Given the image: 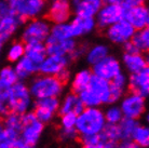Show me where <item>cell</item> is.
<instances>
[{"mask_svg": "<svg viewBox=\"0 0 149 148\" xmlns=\"http://www.w3.org/2000/svg\"><path fill=\"white\" fill-rule=\"evenodd\" d=\"M104 0H70L71 7L77 16L94 17L103 7Z\"/></svg>", "mask_w": 149, "mask_h": 148, "instance_id": "obj_17", "label": "cell"}, {"mask_svg": "<svg viewBox=\"0 0 149 148\" xmlns=\"http://www.w3.org/2000/svg\"><path fill=\"white\" fill-rule=\"evenodd\" d=\"M22 130L21 138L31 147H36L41 134L43 132V123L39 121L34 112H24L22 114Z\"/></svg>", "mask_w": 149, "mask_h": 148, "instance_id": "obj_5", "label": "cell"}, {"mask_svg": "<svg viewBox=\"0 0 149 148\" xmlns=\"http://www.w3.org/2000/svg\"><path fill=\"white\" fill-rule=\"evenodd\" d=\"M118 126H119L120 134H121V141H127L131 138L135 128L138 126V123L135 119L124 118L121 119Z\"/></svg>", "mask_w": 149, "mask_h": 148, "instance_id": "obj_30", "label": "cell"}, {"mask_svg": "<svg viewBox=\"0 0 149 148\" xmlns=\"http://www.w3.org/2000/svg\"><path fill=\"white\" fill-rule=\"evenodd\" d=\"M71 15L70 0H51L49 7L48 16L49 21L54 24L66 23Z\"/></svg>", "mask_w": 149, "mask_h": 148, "instance_id": "obj_13", "label": "cell"}, {"mask_svg": "<svg viewBox=\"0 0 149 148\" xmlns=\"http://www.w3.org/2000/svg\"><path fill=\"white\" fill-rule=\"evenodd\" d=\"M49 37L55 40H65L79 37V33L72 23H61L54 25V27L50 30Z\"/></svg>", "mask_w": 149, "mask_h": 148, "instance_id": "obj_20", "label": "cell"}, {"mask_svg": "<svg viewBox=\"0 0 149 148\" xmlns=\"http://www.w3.org/2000/svg\"><path fill=\"white\" fill-rule=\"evenodd\" d=\"M135 29L130 23L125 20H121L119 22L115 23L108 26L106 29V35L109 40L113 43H124L129 41L134 35Z\"/></svg>", "mask_w": 149, "mask_h": 148, "instance_id": "obj_12", "label": "cell"}, {"mask_svg": "<svg viewBox=\"0 0 149 148\" xmlns=\"http://www.w3.org/2000/svg\"><path fill=\"white\" fill-rule=\"evenodd\" d=\"M119 148H142V147H139L137 144H135L134 142H130L127 140V141H123V143L120 145Z\"/></svg>", "mask_w": 149, "mask_h": 148, "instance_id": "obj_42", "label": "cell"}, {"mask_svg": "<svg viewBox=\"0 0 149 148\" xmlns=\"http://www.w3.org/2000/svg\"><path fill=\"white\" fill-rule=\"evenodd\" d=\"M24 55L34 62L36 65L40 66L42 61L47 55L45 47L42 42H28L25 45V54Z\"/></svg>", "mask_w": 149, "mask_h": 148, "instance_id": "obj_22", "label": "cell"}, {"mask_svg": "<svg viewBox=\"0 0 149 148\" xmlns=\"http://www.w3.org/2000/svg\"><path fill=\"white\" fill-rule=\"evenodd\" d=\"M0 80L7 82L9 84L13 85L15 82H17L19 78L16 76L14 68H12L10 66L3 67L1 71H0Z\"/></svg>", "mask_w": 149, "mask_h": 148, "instance_id": "obj_35", "label": "cell"}, {"mask_svg": "<svg viewBox=\"0 0 149 148\" xmlns=\"http://www.w3.org/2000/svg\"><path fill=\"white\" fill-rule=\"evenodd\" d=\"M91 77H92V73L88 69L80 71L78 74H76L74 80L71 82L72 92L76 93V94H79L81 91L86 89V87L89 85V82L91 80Z\"/></svg>", "mask_w": 149, "mask_h": 148, "instance_id": "obj_27", "label": "cell"}, {"mask_svg": "<svg viewBox=\"0 0 149 148\" xmlns=\"http://www.w3.org/2000/svg\"><path fill=\"white\" fill-rule=\"evenodd\" d=\"M79 97L86 107H97L102 104H110V82L92 74L89 85L79 93Z\"/></svg>", "mask_w": 149, "mask_h": 148, "instance_id": "obj_1", "label": "cell"}, {"mask_svg": "<svg viewBox=\"0 0 149 148\" xmlns=\"http://www.w3.org/2000/svg\"><path fill=\"white\" fill-rule=\"evenodd\" d=\"M129 90L132 93L143 97L148 95L149 91V71L146 67L137 73H133L129 79Z\"/></svg>", "mask_w": 149, "mask_h": 148, "instance_id": "obj_16", "label": "cell"}, {"mask_svg": "<svg viewBox=\"0 0 149 148\" xmlns=\"http://www.w3.org/2000/svg\"><path fill=\"white\" fill-rule=\"evenodd\" d=\"M102 138L108 146H116V144L119 141H121V134L118 123L117 124H110L108 123L107 126L105 124L102 132L100 133Z\"/></svg>", "mask_w": 149, "mask_h": 148, "instance_id": "obj_26", "label": "cell"}, {"mask_svg": "<svg viewBox=\"0 0 149 148\" xmlns=\"http://www.w3.org/2000/svg\"><path fill=\"white\" fill-rule=\"evenodd\" d=\"M11 84H9L7 82L0 80V104L6 108L8 114V108H7V101L8 96H9V92H10V89H11Z\"/></svg>", "mask_w": 149, "mask_h": 148, "instance_id": "obj_38", "label": "cell"}, {"mask_svg": "<svg viewBox=\"0 0 149 148\" xmlns=\"http://www.w3.org/2000/svg\"><path fill=\"white\" fill-rule=\"evenodd\" d=\"M130 41L139 52L148 51L149 48V30L148 27L135 31Z\"/></svg>", "mask_w": 149, "mask_h": 148, "instance_id": "obj_28", "label": "cell"}, {"mask_svg": "<svg viewBox=\"0 0 149 148\" xmlns=\"http://www.w3.org/2000/svg\"><path fill=\"white\" fill-rule=\"evenodd\" d=\"M25 54V45L21 41H15L9 48L7 57L10 62H17Z\"/></svg>", "mask_w": 149, "mask_h": 148, "instance_id": "obj_33", "label": "cell"}, {"mask_svg": "<svg viewBox=\"0 0 149 148\" xmlns=\"http://www.w3.org/2000/svg\"><path fill=\"white\" fill-rule=\"evenodd\" d=\"M120 109L125 118L136 120L145 112V97L131 93L130 95L123 98Z\"/></svg>", "mask_w": 149, "mask_h": 148, "instance_id": "obj_10", "label": "cell"}, {"mask_svg": "<svg viewBox=\"0 0 149 148\" xmlns=\"http://www.w3.org/2000/svg\"><path fill=\"white\" fill-rule=\"evenodd\" d=\"M22 23V21L13 13L0 16V39L3 42L7 41L17 30Z\"/></svg>", "mask_w": 149, "mask_h": 148, "instance_id": "obj_19", "label": "cell"}, {"mask_svg": "<svg viewBox=\"0 0 149 148\" xmlns=\"http://www.w3.org/2000/svg\"><path fill=\"white\" fill-rule=\"evenodd\" d=\"M123 63L131 74L137 73L148 67L147 59H145L141 53H125L123 55Z\"/></svg>", "mask_w": 149, "mask_h": 148, "instance_id": "obj_23", "label": "cell"}, {"mask_svg": "<svg viewBox=\"0 0 149 148\" xmlns=\"http://www.w3.org/2000/svg\"><path fill=\"white\" fill-rule=\"evenodd\" d=\"M65 83L61 81L56 76L43 75L35 78L30 84L29 92L31 96L36 98H47V97H57L63 92Z\"/></svg>", "mask_w": 149, "mask_h": 148, "instance_id": "obj_3", "label": "cell"}, {"mask_svg": "<svg viewBox=\"0 0 149 148\" xmlns=\"http://www.w3.org/2000/svg\"><path fill=\"white\" fill-rule=\"evenodd\" d=\"M58 138L63 142H69L78 138V132L76 129H63L61 128L58 131Z\"/></svg>", "mask_w": 149, "mask_h": 148, "instance_id": "obj_37", "label": "cell"}, {"mask_svg": "<svg viewBox=\"0 0 149 148\" xmlns=\"http://www.w3.org/2000/svg\"><path fill=\"white\" fill-rule=\"evenodd\" d=\"M50 24L45 20L33 19L26 25L23 31L22 40L25 43L28 42H43L50 35Z\"/></svg>", "mask_w": 149, "mask_h": 148, "instance_id": "obj_8", "label": "cell"}, {"mask_svg": "<svg viewBox=\"0 0 149 148\" xmlns=\"http://www.w3.org/2000/svg\"><path fill=\"white\" fill-rule=\"evenodd\" d=\"M123 45H124L123 49H124V52H125V53H141V52L138 51L137 49L133 45V43H132L130 40L127 41V42H124Z\"/></svg>", "mask_w": 149, "mask_h": 148, "instance_id": "obj_40", "label": "cell"}, {"mask_svg": "<svg viewBox=\"0 0 149 148\" xmlns=\"http://www.w3.org/2000/svg\"><path fill=\"white\" fill-rule=\"evenodd\" d=\"M31 104L29 89L23 82H15L11 87L7 101L8 112H16L22 115L28 110Z\"/></svg>", "mask_w": 149, "mask_h": 148, "instance_id": "obj_4", "label": "cell"}, {"mask_svg": "<svg viewBox=\"0 0 149 148\" xmlns=\"http://www.w3.org/2000/svg\"><path fill=\"white\" fill-rule=\"evenodd\" d=\"M6 114H7V110H6V108H4L3 106L0 104V115H3L4 116Z\"/></svg>", "mask_w": 149, "mask_h": 148, "instance_id": "obj_44", "label": "cell"}, {"mask_svg": "<svg viewBox=\"0 0 149 148\" xmlns=\"http://www.w3.org/2000/svg\"><path fill=\"white\" fill-rule=\"evenodd\" d=\"M120 73H121V66L119 61L113 56L107 55L93 65V75L104 78L108 81L112 80Z\"/></svg>", "mask_w": 149, "mask_h": 148, "instance_id": "obj_14", "label": "cell"}, {"mask_svg": "<svg viewBox=\"0 0 149 148\" xmlns=\"http://www.w3.org/2000/svg\"><path fill=\"white\" fill-rule=\"evenodd\" d=\"M3 43H4L3 41H2V40H1V39H0V45H3Z\"/></svg>", "mask_w": 149, "mask_h": 148, "instance_id": "obj_46", "label": "cell"}, {"mask_svg": "<svg viewBox=\"0 0 149 148\" xmlns=\"http://www.w3.org/2000/svg\"><path fill=\"white\" fill-rule=\"evenodd\" d=\"M84 108V105L82 104L81 100L79 95H77L76 93H69L67 94L65 98H64L63 103L61 105L60 114H74V115H79Z\"/></svg>", "mask_w": 149, "mask_h": 148, "instance_id": "obj_21", "label": "cell"}, {"mask_svg": "<svg viewBox=\"0 0 149 148\" xmlns=\"http://www.w3.org/2000/svg\"><path fill=\"white\" fill-rule=\"evenodd\" d=\"M105 124L104 112L97 107H88L86 109L83 108V110L77 115L74 128L78 134L83 137L100 134Z\"/></svg>", "mask_w": 149, "mask_h": 148, "instance_id": "obj_2", "label": "cell"}, {"mask_svg": "<svg viewBox=\"0 0 149 148\" xmlns=\"http://www.w3.org/2000/svg\"><path fill=\"white\" fill-rule=\"evenodd\" d=\"M107 55H108V48L104 45H94L93 48H91L88 51L86 59H88L89 64L94 65L104 57H106Z\"/></svg>", "mask_w": 149, "mask_h": 148, "instance_id": "obj_29", "label": "cell"}, {"mask_svg": "<svg viewBox=\"0 0 149 148\" xmlns=\"http://www.w3.org/2000/svg\"><path fill=\"white\" fill-rule=\"evenodd\" d=\"M107 3H121V0H105Z\"/></svg>", "mask_w": 149, "mask_h": 148, "instance_id": "obj_45", "label": "cell"}, {"mask_svg": "<svg viewBox=\"0 0 149 148\" xmlns=\"http://www.w3.org/2000/svg\"><path fill=\"white\" fill-rule=\"evenodd\" d=\"M3 128L7 130L8 132L13 134L14 136L19 137L21 130H22V115L16 114V112H8L4 115Z\"/></svg>", "mask_w": 149, "mask_h": 148, "instance_id": "obj_25", "label": "cell"}, {"mask_svg": "<svg viewBox=\"0 0 149 148\" xmlns=\"http://www.w3.org/2000/svg\"><path fill=\"white\" fill-rule=\"evenodd\" d=\"M104 116L106 122L110 123V124H117V123H119L123 117L121 109L119 107H116V106L108 108Z\"/></svg>", "mask_w": 149, "mask_h": 148, "instance_id": "obj_34", "label": "cell"}, {"mask_svg": "<svg viewBox=\"0 0 149 148\" xmlns=\"http://www.w3.org/2000/svg\"><path fill=\"white\" fill-rule=\"evenodd\" d=\"M71 23L76 26V28H77V30H78L79 33V36L84 35L86 33H90L95 27V20H94V17L76 16V19H74V21Z\"/></svg>", "mask_w": 149, "mask_h": 148, "instance_id": "obj_31", "label": "cell"}, {"mask_svg": "<svg viewBox=\"0 0 149 148\" xmlns=\"http://www.w3.org/2000/svg\"><path fill=\"white\" fill-rule=\"evenodd\" d=\"M1 49H2V45H0V52H1Z\"/></svg>", "mask_w": 149, "mask_h": 148, "instance_id": "obj_47", "label": "cell"}, {"mask_svg": "<svg viewBox=\"0 0 149 148\" xmlns=\"http://www.w3.org/2000/svg\"><path fill=\"white\" fill-rule=\"evenodd\" d=\"M10 145H11V144H10ZM11 148H15V147H13V146H12V145H11Z\"/></svg>", "mask_w": 149, "mask_h": 148, "instance_id": "obj_48", "label": "cell"}, {"mask_svg": "<svg viewBox=\"0 0 149 148\" xmlns=\"http://www.w3.org/2000/svg\"><path fill=\"white\" fill-rule=\"evenodd\" d=\"M45 51L49 55H69L77 47L74 39L55 40L48 37L45 40Z\"/></svg>", "mask_w": 149, "mask_h": 148, "instance_id": "obj_18", "label": "cell"}, {"mask_svg": "<svg viewBox=\"0 0 149 148\" xmlns=\"http://www.w3.org/2000/svg\"><path fill=\"white\" fill-rule=\"evenodd\" d=\"M3 131H4L3 123H2V121L0 120V142L2 141V137H3Z\"/></svg>", "mask_w": 149, "mask_h": 148, "instance_id": "obj_43", "label": "cell"}, {"mask_svg": "<svg viewBox=\"0 0 149 148\" xmlns=\"http://www.w3.org/2000/svg\"><path fill=\"white\" fill-rule=\"evenodd\" d=\"M131 138H133L135 144L139 147H148L149 145V130L147 126H137L135 128L134 132Z\"/></svg>", "mask_w": 149, "mask_h": 148, "instance_id": "obj_32", "label": "cell"}, {"mask_svg": "<svg viewBox=\"0 0 149 148\" xmlns=\"http://www.w3.org/2000/svg\"><path fill=\"white\" fill-rule=\"evenodd\" d=\"M11 13H12V11H11V8H10L9 2H6V1L0 0V16L11 14Z\"/></svg>", "mask_w": 149, "mask_h": 148, "instance_id": "obj_39", "label": "cell"}, {"mask_svg": "<svg viewBox=\"0 0 149 148\" xmlns=\"http://www.w3.org/2000/svg\"><path fill=\"white\" fill-rule=\"evenodd\" d=\"M69 61L70 59L67 55H49L40 64L39 71L42 75L57 76L61 71L67 68Z\"/></svg>", "mask_w": 149, "mask_h": 148, "instance_id": "obj_15", "label": "cell"}, {"mask_svg": "<svg viewBox=\"0 0 149 148\" xmlns=\"http://www.w3.org/2000/svg\"><path fill=\"white\" fill-rule=\"evenodd\" d=\"M77 115L74 114H63L61 117V128L63 129H76Z\"/></svg>", "mask_w": 149, "mask_h": 148, "instance_id": "obj_36", "label": "cell"}, {"mask_svg": "<svg viewBox=\"0 0 149 148\" xmlns=\"http://www.w3.org/2000/svg\"><path fill=\"white\" fill-rule=\"evenodd\" d=\"M60 108V102L57 97L38 98L34 106V114L39 121L48 123L53 119Z\"/></svg>", "mask_w": 149, "mask_h": 148, "instance_id": "obj_9", "label": "cell"}, {"mask_svg": "<svg viewBox=\"0 0 149 148\" xmlns=\"http://www.w3.org/2000/svg\"><path fill=\"white\" fill-rule=\"evenodd\" d=\"M11 11L22 22L33 20L42 13L45 9V0H10Z\"/></svg>", "mask_w": 149, "mask_h": 148, "instance_id": "obj_6", "label": "cell"}, {"mask_svg": "<svg viewBox=\"0 0 149 148\" xmlns=\"http://www.w3.org/2000/svg\"><path fill=\"white\" fill-rule=\"evenodd\" d=\"M125 7L121 3H107L102 7L97 12V17L95 21L100 28H107L108 26L119 22L124 17Z\"/></svg>", "mask_w": 149, "mask_h": 148, "instance_id": "obj_7", "label": "cell"}, {"mask_svg": "<svg viewBox=\"0 0 149 148\" xmlns=\"http://www.w3.org/2000/svg\"><path fill=\"white\" fill-rule=\"evenodd\" d=\"M123 20L130 23L135 30L146 28L148 27L149 23L148 8L144 4H138L134 7H125Z\"/></svg>", "mask_w": 149, "mask_h": 148, "instance_id": "obj_11", "label": "cell"}, {"mask_svg": "<svg viewBox=\"0 0 149 148\" xmlns=\"http://www.w3.org/2000/svg\"><path fill=\"white\" fill-rule=\"evenodd\" d=\"M14 71L19 79H26L30 75L35 74L36 71H39V66L24 55L22 59L17 61Z\"/></svg>", "mask_w": 149, "mask_h": 148, "instance_id": "obj_24", "label": "cell"}, {"mask_svg": "<svg viewBox=\"0 0 149 148\" xmlns=\"http://www.w3.org/2000/svg\"><path fill=\"white\" fill-rule=\"evenodd\" d=\"M145 0H121V4L124 7H134L138 4H144Z\"/></svg>", "mask_w": 149, "mask_h": 148, "instance_id": "obj_41", "label": "cell"}]
</instances>
